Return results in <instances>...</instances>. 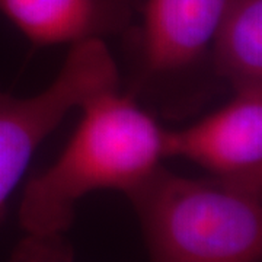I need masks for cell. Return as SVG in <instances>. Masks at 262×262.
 <instances>
[{
  "mask_svg": "<svg viewBox=\"0 0 262 262\" xmlns=\"http://www.w3.org/2000/svg\"><path fill=\"white\" fill-rule=\"evenodd\" d=\"M80 110L82 120L56 163L25 185L18 213L25 233L66 234L83 196L101 189L127 196L165 160V128L128 94L105 91Z\"/></svg>",
  "mask_w": 262,
  "mask_h": 262,
  "instance_id": "6da1fadb",
  "label": "cell"
},
{
  "mask_svg": "<svg viewBox=\"0 0 262 262\" xmlns=\"http://www.w3.org/2000/svg\"><path fill=\"white\" fill-rule=\"evenodd\" d=\"M150 262H261L262 184L160 165L127 195Z\"/></svg>",
  "mask_w": 262,
  "mask_h": 262,
  "instance_id": "7a4b0ae2",
  "label": "cell"
},
{
  "mask_svg": "<svg viewBox=\"0 0 262 262\" xmlns=\"http://www.w3.org/2000/svg\"><path fill=\"white\" fill-rule=\"evenodd\" d=\"M226 0H144L121 38L127 91L156 118L194 117L226 89L213 69V38Z\"/></svg>",
  "mask_w": 262,
  "mask_h": 262,
  "instance_id": "3957f363",
  "label": "cell"
},
{
  "mask_svg": "<svg viewBox=\"0 0 262 262\" xmlns=\"http://www.w3.org/2000/svg\"><path fill=\"white\" fill-rule=\"evenodd\" d=\"M120 89V73L105 41L70 46L54 80L32 96L0 88V211L41 143L66 115L95 95Z\"/></svg>",
  "mask_w": 262,
  "mask_h": 262,
  "instance_id": "277c9868",
  "label": "cell"
},
{
  "mask_svg": "<svg viewBox=\"0 0 262 262\" xmlns=\"http://www.w3.org/2000/svg\"><path fill=\"white\" fill-rule=\"evenodd\" d=\"M165 159L181 158L219 178L262 184V88L233 92L210 115L163 134Z\"/></svg>",
  "mask_w": 262,
  "mask_h": 262,
  "instance_id": "5b68a950",
  "label": "cell"
},
{
  "mask_svg": "<svg viewBox=\"0 0 262 262\" xmlns=\"http://www.w3.org/2000/svg\"><path fill=\"white\" fill-rule=\"evenodd\" d=\"M141 0H0V16L38 46L122 38L140 13Z\"/></svg>",
  "mask_w": 262,
  "mask_h": 262,
  "instance_id": "8992f818",
  "label": "cell"
},
{
  "mask_svg": "<svg viewBox=\"0 0 262 262\" xmlns=\"http://www.w3.org/2000/svg\"><path fill=\"white\" fill-rule=\"evenodd\" d=\"M211 56L226 91L262 88V0H226Z\"/></svg>",
  "mask_w": 262,
  "mask_h": 262,
  "instance_id": "52a82bcc",
  "label": "cell"
},
{
  "mask_svg": "<svg viewBox=\"0 0 262 262\" xmlns=\"http://www.w3.org/2000/svg\"><path fill=\"white\" fill-rule=\"evenodd\" d=\"M75 251L64 233H25L6 262H73Z\"/></svg>",
  "mask_w": 262,
  "mask_h": 262,
  "instance_id": "ba28073f",
  "label": "cell"
}]
</instances>
